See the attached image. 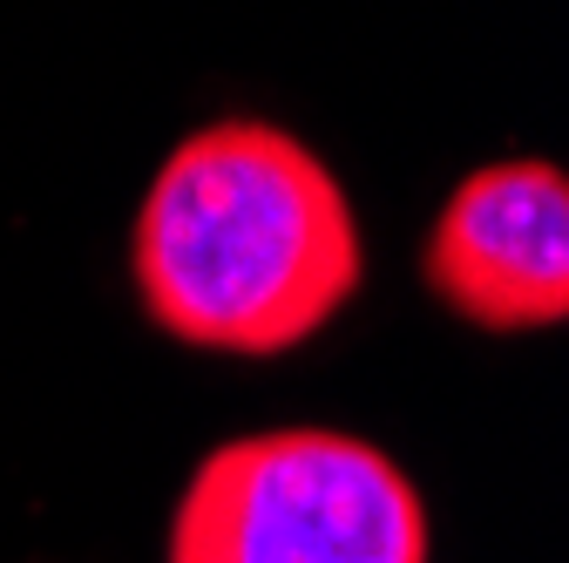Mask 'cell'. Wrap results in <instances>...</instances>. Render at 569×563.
Returning a JSON list of instances; mask_svg holds the SVG:
<instances>
[{"label":"cell","mask_w":569,"mask_h":563,"mask_svg":"<svg viewBox=\"0 0 569 563\" xmlns=\"http://www.w3.org/2000/svg\"><path fill=\"white\" fill-rule=\"evenodd\" d=\"M420 271L468 326H556L569 313V177L536 157L461 177L435 218Z\"/></svg>","instance_id":"3"},{"label":"cell","mask_w":569,"mask_h":563,"mask_svg":"<svg viewBox=\"0 0 569 563\" xmlns=\"http://www.w3.org/2000/svg\"><path fill=\"white\" fill-rule=\"evenodd\" d=\"M142 313L203 354L271 360L306 346L367 286L339 177L271 122H210L170 150L136 210Z\"/></svg>","instance_id":"1"},{"label":"cell","mask_w":569,"mask_h":563,"mask_svg":"<svg viewBox=\"0 0 569 563\" xmlns=\"http://www.w3.org/2000/svg\"><path fill=\"white\" fill-rule=\"evenodd\" d=\"M170 563H427V510L420 488L352 435H244L197 462L170 523Z\"/></svg>","instance_id":"2"}]
</instances>
